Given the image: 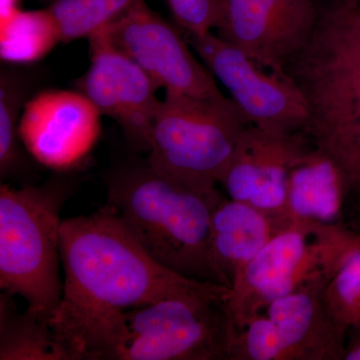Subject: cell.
Masks as SVG:
<instances>
[{"instance_id": "6da1fadb", "label": "cell", "mask_w": 360, "mask_h": 360, "mask_svg": "<svg viewBox=\"0 0 360 360\" xmlns=\"http://www.w3.org/2000/svg\"><path fill=\"white\" fill-rule=\"evenodd\" d=\"M60 257L63 298L49 322L72 360L112 359L123 312L213 284L158 264L108 205L63 220Z\"/></svg>"}, {"instance_id": "7a4b0ae2", "label": "cell", "mask_w": 360, "mask_h": 360, "mask_svg": "<svg viewBox=\"0 0 360 360\" xmlns=\"http://www.w3.org/2000/svg\"><path fill=\"white\" fill-rule=\"evenodd\" d=\"M105 181L106 205L149 257L179 276L231 288L212 250V212L222 198L217 189L184 186L146 160L116 168Z\"/></svg>"}, {"instance_id": "3957f363", "label": "cell", "mask_w": 360, "mask_h": 360, "mask_svg": "<svg viewBox=\"0 0 360 360\" xmlns=\"http://www.w3.org/2000/svg\"><path fill=\"white\" fill-rule=\"evenodd\" d=\"M70 186L53 179L40 186H0V288L26 300L47 321L63 298L60 212Z\"/></svg>"}, {"instance_id": "277c9868", "label": "cell", "mask_w": 360, "mask_h": 360, "mask_svg": "<svg viewBox=\"0 0 360 360\" xmlns=\"http://www.w3.org/2000/svg\"><path fill=\"white\" fill-rule=\"evenodd\" d=\"M248 125L229 97L213 101L165 92L146 162L184 186L214 191Z\"/></svg>"}, {"instance_id": "5b68a950", "label": "cell", "mask_w": 360, "mask_h": 360, "mask_svg": "<svg viewBox=\"0 0 360 360\" xmlns=\"http://www.w3.org/2000/svg\"><path fill=\"white\" fill-rule=\"evenodd\" d=\"M231 290L213 283L123 312L115 360H229Z\"/></svg>"}, {"instance_id": "8992f818", "label": "cell", "mask_w": 360, "mask_h": 360, "mask_svg": "<svg viewBox=\"0 0 360 360\" xmlns=\"http://www.w3.org/2000/svg\"><path fill=\"white\" fill-rule=\"evenodd\" d=\"M359 243L360 232L347 224L323 226L295 220L277 232L234 279L226 302L234 328L309 279L335 274Z\"/></svg>"}, {"instance_id": "52a82bcc", "label": "cell", "mask_w": 360, "mask_h": 360, "mask_svg": "<svg viewBox=\"0 0 360 360\" xmlns=\"http://www.w3.org/2000/svg\"><path fill=\"white\" fill-rule=\"evenodd\" d=\"M333 274L309 279L236 328L229 360H343L347 333L326 300Z\"/></svg>"}, {"instance_id": "ba28073f", "label": "cell", "mask_w": 360, "mask_h": 360, "mask_svg": "<svg viewBox=\"0 0 360 360\" xmlns=\"http://www.w3.org/2000/svg\"><path fill=\"white\" fill-rule=\"evenodd\" d=\"M184 37L250 125L272 134H307L309 108L288 75L258 65L217 33Z\"/></svg>"}, {"instance_id": "9c48e42d", "label": "cell", "mask_w": 360, "mask_h": 360, "mask_svg": "<svg viewBox=\"0 0 360 360\" xmlns=\"http://www.w3.org/2000/svg\"><path fill=\"white\" fill-rule=\"evenodd\" d=\"M180 32L144 0H139L122 18L96 33L141 66L167 94L227 98Z\"/></svg>"}, {"instance_id": "30bf717a", "label": "cell", "mask_w": 360, "mask_h": 360, "mask_svg": "<svg viewBox=\"0 0 360 360\" xmlns=\"http://www.w3.org/2000/svg\"><path fill=\"white\" fill-rule=\"evenodd\" d=\"M314 0H221L217 34L272 72L307 45L319 20Z\"/></svg>"}, {"instance_id": "8fae6325", "label": "cell", "mask_w": 360, "mask_h": 360, "mask_svg": "<svg viewBox=\"0 0 360 360\" xmlns=\"http://www.w3.org/2000/svg\"><path fill=\"white\" fill-rule=\"evenodd\" d=\"M90 65L77 82L101 112L122 127L132 149L148 151L151 127L160 101L155 80L101 33L89 37Z\"/></svg>"}, {"instance_id": "7c38bea8", "label": "cell", "mask_w": 360, "mask_h": 360, "mask_svg": "<svg viewBox=\"0 0 360 360\" xmlns=\"http://www.w3.org/2000/svg\"><path fill=\"white\" fill-rule=\"evenodd\" d=\"M309 135L272 134L248 125L220 184L232 200L271 217L291 219L288 176L295 161L311 148Z\"/></svg>"}, {"instance_id": "4fadbf2b", "label": "cell", "mask_w": 360, "mask_h": 360, "mask_svg": "<svg viewBox=\"0 0 360 360\" xmlns=\"http://www.w3.org/2000/svg\"><path fill=\"white\" fill-rule=\"evenodd\" d=\"M101 116L82 92L46 90L26 101L20 122L21 142L40 165L70 169L96 146Z\"/></svg>"}, {"instance_id": "5bb4252c", "label": "cell", "mask_w": 360, "mask_h": 360, "mask_svg": "<svg viewBox=\"0 0 360 360\" xmlns=\"http://www.w3.org/2000/svg\"><path fill=\"white\" fill-rule=\"evenodd\" d=\"M293 221L222 196L213 210L212 243L217 266L229 286L243 267L274 236Z\"/></svg>"}, {"instance_id": "9a60e30c", "label": "cell", "mask_w": 360, "mask_h": 360, "mask_svg": "<svg viewBox=\"0 0 360 360\" xmlns=\"http://www.w3.org/2000/svg\"><path fill=\"white\" fill-rule=\"evenodd\" d=\"M345 200L340 170L312 146L290 170L288 208L291 219L323 226L347 224Z\"/></svg>"}, {"instance_id": "2e32d148", "label": "cell", "mask_w": 360, "mask_h": 360, "mask_svg": "<svg viewBox=\"0 0 360 360\" xmlns=\"http://www.w3.org/2000/svg\"><path fill=\"white\" fill-rule=\"evenodd\" d=\"M13 295H0V360H72L49 322L26 310L20 314Z\"/></svg>"}, {"instance_id": "e0dca14e", "label": "cell", "mask_w": 360, "mask_h": 360, "mask_svg": "<svg viewBox=\"0 0 360 360\" xmlns=\"http://www.w3.org/2000/svg\"><path fill=\"white\" fill-rule=\"evenodd\" d=\"M311 141L340 170L345 186V222L360 231V110L347 118L317 123Z\"/></svg>"}, {"instance_id": "ac0fdd59", "label": "cell", "mask_w": 360, "mask_h": 360, "mask_svg": "<svg viewBox=\"0 0 360 360\" xmlns=\"http://www.w3.org/2000/svg\"><path fill=\"white\" fill-rule=\"evenodd\" d=\"M0 56L9 65L40 60L61 42L58 25L49 9L14 11L1 20Z\"/></svg>"}, {"instance_id": "d6986e66", "label": "cell", "mask_w": 360, "mask_h": 360, "mask_svg": "<svg viewBox=\"0 0 360 360\" xmlns=\"http://www.w3.org/2000/svg\"><path fill=\"white\" fill-rule=\"evenodd\" d=\"M139 0H54L49 7L61 42L89 39L122 18Z\"/></svg>"}, {"instance_id": "ffe728a7", "label": "cell", "mask_w": 360, "mask_h": 360, "mask_svg": "<svg viewBox=\"0 0 360 360\" xmlns=\"http://www.w3.org/2000/svg\"><path fill=\"white\" fill-rule=\"evenodd\" d=\"M27 84L8 68H1L0 75V174L2 179L13 174L21 160L20 110L25 108Z\"/></svg>"}, {"instance_id": "44dd1931", "label": "cell", "mask_w": 360, "mask_h": 360, "mask_svg": "<svg viewBox=\"0 0 360 360\" xmlns=\"http://www.w3.org/2000/svg\"><path fill=\"white\" fill-rule=\"evenodd\" d=\"M326 300L331 316L345 333L360 324V243L328 281Z\"/></svg>"}, {"instance_id": "7402d4cb", "label": "cell", "mask_w": 360, "mask_h": 360, "mask_svg": "<svg viewBox=\"0 0 360 360\" xmlns=\"http://www.w3.org/2000/svg\"><path fill=\"white\" fill-rule=\"evenodd\" d=\"M177 27L184 35H200L217 30L221 0H165Z\"/></svg>"}, {"instance_id": "603a6c76", "label": "cell", "mask_w": 360, "mask_h": 360, "mask_svg": "<svg viewBox=\"0 0 360 360\" xmlns=\"http://www.w3.org/2000/svg\"><path fill=\"white\" fill-rule=\"evenodd\" d=\"M343 360H360V324L347 330Z\"/></svg>"}, {"instance_id": "cb8c5ba5", "label": "cell", "mask_w": 360, "mask_h": 360, "mask_svg": "<svg viewBox=\"0 0 360 360\" xmlns=\"http://www.w3.org/2000/svg\"><path fill=\"white\" fill-rule=\"evenodd\" d=\"M20 0H1V20L18 11Z\"/></svg>"}, {"instance_id": "d4e9b609", "label": "cell", "mask_w": 360, "mask_h": 360, "mask_svg": "<svg viewBox=\"0 0 360 360\" xmlns=\"http://www.w3.org/2000/svg\"><path fill=\"white\" fill-rule=\"evenodd\" d=\"M348 6V4H347ZM352 9V13H354V16L355 20H356L357 22L360 25V4L359 6H348Z\"/></svg>"}, {"instance_id": "484cf974", "label": "cell", "mask_w": 360, "mask_h": 360, "mask_svg": "<svg viewBox=\"0 0 360 360\" xmlns=\"http://www.w3.org/2000/svg\"><path fill=\"white\" fill-rule=\"evenodd\" d=\"M343 4H348V6H359L360 0H340Z\"/></svg>"}]
</instances>
